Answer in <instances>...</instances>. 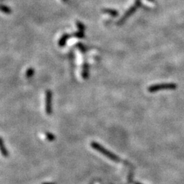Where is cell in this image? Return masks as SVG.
Returning a JSON list of instances; mask_svg holds the SVG:
<instances>
[{"label": "cell", "instance_id": "cell-1", "mask_svg": "<svg viewBox=\"0 0 184 184\" xmlns=\"http://www.w3.org/2000/svg\"><path fill=\"white\" fill-rule=\"evenodd\" d=\"M91 147L93 149H95L97 151H98L101 154H102L107 157L109 159H110L111 160H112L113 162H119L121 161V159L119 158L118 156L115 155V154H113L111 151H109L108 149H107L105 147H104L103 146H102L100 144L98 143V142L95 141H92L91 142Z\"/></svg>", "mask_w": 184, "mask_h": 184}, {"label": "cell", "instance_id": "cell-2", "mask_svg": "<svg viewBox=\"0 0 184 184\" xmlns=\"http://www.w3.org/2000/svg\"><path fill=\"white\" fill-rule=\"evenodd\" d=\"M177 88V85L175 83H161L151 85L148 88V91L150 93H155L161 90H173Z\"/></svg>", "mask_w": 184, "mask_h": 184}, {"label": "cell", "instance_id": "cell-3", "mask_svg": "<svg viewBox=\"0 0 184 184\" xmlns=\"http://www.w3.org/2000/svg\"><path fill=\"white\" fill-rule=\"evenodd\" d=\"M52 91L47 90L46 91V99H45V111L46 114L50 115L52 113Z\"/></svg>", "mask_w": 184, "mask_h": 184}, {"label": "cell", "instance_id": "cell-4", "mask_svg": "<svg viewBox=\"0 0 184 184\" xmlns=\"http://www.w3.org/2000/svg\"><path fill=\"white\" fill-rule=\"evenodd\" d=\"M1 151L3 156H5V157L8 156V151L6 147L4 145V142H3L2 138H1Z\"/></svg>", "mask_w": 184, "mask_h": 184}, {"label": "cell", "instance_id": "cell-5", "mask_svg": "<svg viewBox=\"0 0 184 184\" xmlns=\"http://www.w3.org/2000/svg\"><path fill=\"white\" fill-rule=\"evenodd\" d=\"M46 138H47V140H49V141H53V140H54L55 138V136L52 133L50 132L46 133Z\"/></svg>", "mask_w": 184, "mask_h": 184}, {"label": "cell", "instance_id": "cell-6", "mask_svg": "<svg viewBox=\"0 0 184 184\" xmlns=\"http://www.w3.org/2000/svg\"><path fill=\"white\" fill-rule=\"evenodd\" d=\"M33 74H34V70L30 69V70H29L27 72L26 76H27V77H31V76H32Z\"/></svg>", "mask_w": 184, "mask_h": 184}, {"label": "cell", "instance_id": "cell-7", "mask_svg": "<svg viewBox=\"0 0 184 184\" xmlns=\"http://www.w3.org/2000/svg\"><path fill=\"white\" fill-rule=\"evenodd\" d=\"M44 184H54V183H44Z\"/></svg>", "mask_w": 184, "mask_h": 184}, {"label": "cell", "instance_id": "cell-8", "mask_svg": "<svg viewBox=\"0 0 184 184\" xmlns=\"http://www.w3.org/2000/svg\"><path fill=\"white\" fill-rule=\"evenodd\" d=\"M135 184H141V183H138V182H136V183H135Z\"/></svg>", "mask_w": 184, "mask_h": 184}]
</instances>
